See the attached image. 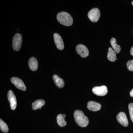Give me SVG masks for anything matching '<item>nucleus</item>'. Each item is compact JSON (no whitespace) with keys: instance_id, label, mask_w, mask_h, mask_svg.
Returning a JSON list of instances; mask_svg holds the SVG:
<instances>
[{"instance_id":"obj_13","label":"nucleus","mask_w":133,"mask_h":133,"mask_svg":"<svg viewBox=\"0 0 133 133\" xmlns=\"http://www.w3.org/2000/svg\"><path fill=\"white\" fill-rule=\"evenodd\" d=\"M52 79L54 83L58 88H63L64 86V82L62 78L59 77L57 75L55 74L52 77Z\"/></svg>"},{"instance_id":"obj_6","label":"nucleus","mask_w":133,"mask_h":133,"mask_svg":"<svg viewBox=\"0 0 133 133\" xmlns=\"http://www.w3.org/2000/svg\"><path fill=\"white\" fill-rule=\"evenodd\" d=\"M11 81L17 88L22 91L26 90V87L23 81L21 79L16 77H13L11 78Z\"/></svg>"},{"instance_id":"obj_22","label":"nucleus","mask_w":133,"mask_h":133,"mask_svg":"<svg viewBox=\"0 0 133 133\" xmlns=\"http://www.w3.org/2000/svg\"><path fill=\"white\" fill-rule=\"evenodd\" d=\"M130 53H131V55L133 56V46L131 48V50H130Z\"/></svg>"},{"instance_id":"obj_18","label":"nucleus","mask_w":133,"mask_h":133,"mask_svg":"<svg viewBox=\"0 0 133 133\" xmlns=\"http://www.w3.org/2000/svg\"><path fill=\"white\" fill-rule=\"evenodd\" d=\"M0 129L1 131L4 133H7L9 128L7 125L2 119H0Z\"/></svg>"},{"instance_id":"obj_3","label":"nucleus","mask_w":133,"mask_h":133,"mask_svg":"<svg viewBox=\"0 0 133 133\" xmlns=\"http://www.w3.org/2000/svg\"><path fill=\"white\" fill-rule=\"evenodd\" d=\"M22 43V37L19 33H17L13 37L12 40V47L13 49L16 51H19L21 48Z\"/></svg>"},{"instance_id":"obj_1","label":"nucleus","mask_w":133,"mask_h":133,"mask_svg":"<svg viewBox=\"0 0 133 133\" xmlns=\"http://www.w3.org/2000/svg\"><path fill=\"white\" fill-rule=\"evenodd\" d=\"M75 121L78 126L81 127H85L89 124V120L83 111L76 110L74 114Z\"/></svg>"},{"instance_id":"obj_8","label":"nucleus","mask_w":133,"mask_h":133,"mask_svg":"<svg viewBox=\"0 0 133 133\" xmlns=\"http://www.w3.org/2000/svg\"><path fill=\"white\" fill-rule=\"evenodd\" d=\"M8 98L12 110H15L17 107V100L15 95L12 90H9L8 94Z\"/></svg>"},{"instance_id":"obj_17","label":"nucleus","mask_w":133,"mask_h":133,"mask_svg":"<svg viewBox=\"0 0 133 133\" xmlns=\"http://www.w3.org/2000/svg\"><path fill=\"white\" fill-rule=\"evenodd\" d=\"M66 115L65 114L58 115L57 117V121L58 125L61 127H64L66 125V122L65 120V118Z\"/></svg>"},{"instance_id":"obj_7","label":"nucleus","mask_w":133,"mask_h":133,"mask_svg":"<svg viewBox=\"0 0 133 133\" xmlns=\"http://www.w3.org/2000/svg\"><path fill=\"white\" fill-rule=\"evenodd\" d=\"M76 50L78 55L82 57L85 58L88 56L89 51L87 48L82 44H78L76 46Z\"/></svg>"},{"instance_id":"obj_4","label":"nucleus","mask_w":133,"mask_h":133,"mask_svg":"<svg viewBox=\"0 0 133 133\" xmlns=\"http://www.w3.org/2000/svg\"><path fill=\"white\" fill-rule=\"evenodd\" d=\"M88 16L89 19L92 22H97L100 16V12L97 8L92 9L88 13Z\"/></svg>"},{"instance_id":"obj_16","label":"nucleus","mask_w":133,"mask_h":133,"mask_svg":"<svg viewBox=\"0 0 133 133\" xmlns=\"http://www.w3.org/2000/svg\"><path fill=\"white\" fill-rule=\"evenodd\" d=\"M110 43L112 48L117 54H118L121 50V48L119 45H118L116 42V40L115 38H112L110 41Z\"/></svg>"},{"instance_id":"obj_15","label":"nucleus","mask_w":133,"mask_h":133,"mask_svg":"<svg viewBox=\"0 0 133 133\" xmlns=\"http://www.w3.org/2000/svg\"><path fill=\"white\" fill-rule=\"evenodd\" d=\"M45 104V101L43 99H38L36 100L32 104V109L34 110L38 109H41L42 107Z\"/></svg>"},{"instance_id":"obj_19","label":"nucleus","mask_w":133,"mask_h":133,"mask_svg":"<svg viewBox=\"0 0 133 133\" xmlns=\"http://www.w3.org/2000/svg\"><path fill=\"white\" fill-rule=\"evenodd\" d=\"M128 108L130 118L133 123V103H130L129 104Z\"/></svg>"},{"instance_id":"obj_5","label":"nucleus","mask_w":133,"mask_h":133,"mask_svg":"<svg viewBox=\"0 0 133 133\" xmlns=\"http://www.w3.org/2000/svg\"><path fill=\"white\" fill-rule=\"evenodd\" d=\"M92 91L95 95L99 96H104L108 93L107 87L105 85L95 87L92 88Z\"/></svg>"},{"instance_id":"obj_20","label":"nucleus","mask_w":133,"mask_h":133,"mask_svg":"<svg viewBox=\"0 0 133 133\" xmlns=\"http://www.w3.org/2000/svg\"><path fill=\"white\" fill-rule=\"evenodd\" d=\"M127 65L128 70L133 71V59L129 60L127 62Z\"/></svg>"},{"instance_id":"obj_21","label":"nucleus","mask_w":133,"mask_h":133,"mask_svg":"<svg viewBox=\"0 0 133 133\" xmlns=\"http://www.w3.org/2000/svg\"><path fill=\"white\" fill-rule=\"evenodd\" d=\"M130 95L131 97H133V88L131 90V91L130 92Z\"/></svg>"},{"instance_id":"obj_14","label":"nucleus","mask_w":133,"mask_h":133,"mask_svg":"<svg viewBox=\"0 0 133 133\" xmlns=\"http://www.w3.org/2000/svg\"><path fill=\"white\" fill-rule=\"evenodd\" d=\"M116 52L112 48H109L108 49L107 54V58L108 60L111 62H114L117 59L116 57Z\"/></svg>"},{"instance_id":"obj_2","label":"nucleus","mask_w":133,"mask_h":133,"mask_svg":"<svg viewBox=\"0 0 133 133\" xmlns=\"http://www.w3.org/2000/svg\"><path fill=\"white\" fill-rule=\"evenodd\" d=\"M57 18L59 23L64 26H71L73 23L72 17L71 15L67 12H59L57 16Z\"/></svg>"},{"instance_id":"obj_10","label":"nucleus","mask_w":133,"mask_h":133,"mask_svg":"<svg viewBox=\"0 0 133 133\" xmlns=\"http://www.w3.org/2000/svg\"><path fill=\"white\" fill-rule=\"evenodd\" d=\"M54 41L57 48L59 50H63L64 49V44L62 37L57 33L54 34Z\"/></svg>"},{"instance_id":"obj_9","label":"nucleus","mask_w":133,"mask_h":133,"mask_svg":"<svg viewBox=\"0 0 133 133\" xmlns=\"http://www.w3.org/2000/svg\"><path fill=\"white\" fill-rule=\"evenodd\" d=\"M116 119L119 124L125 127H127L128 125V121L125 114L124 112L119 113L116 116Z\"/></svg>"},{"instance_id":"obj_11","label":"nucleus","mask_w":133,"mask_h":133,"mask_svg":"<svg viewBox=\"0 0 133 133\" xmlns=\"http://www.w3.org/2000/svg\"><path fill=\"white\" fill-rule=\"evenodd\" d=\"M87 108L89 110L92 111H97L101 109V105L99 103L94 101H90L88 102Z\"/></svg>"},{"instance_id":"obj_12","label":"nucleus","mask_w":133,"mask_h":133,"mask_svg":"<svg viewBox=\"0 0 133 133\" xmlns=\"http://www.w3.org/2000/svg\"><path fill=\"white\" fill-rule=\"evenodd\" d=\"M28 64L30 69L33 71H35L38 69V62L35 57L30 58Z\"/></svg>"},{"instance_id":"obj_23","label":"nucleus","mask_w":133,"mask_h":133,"mask_svg":"<svg viewBox=\"0 0 133 133\" xmlns=\"http://www.w3.org/2000/svg\"><path fill=\"white\" fill-rule=\"evenodd\" d=\"M132 5L133 6V1L132 2Z\"/></svg>"}]
</instances>
